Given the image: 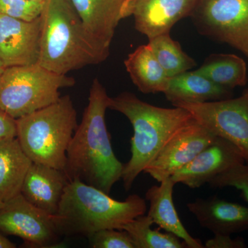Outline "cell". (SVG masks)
I'll use <instances>...</instances> for the list:
<instances>
[{
	"mask_svg": "<svg viewBox=\"0 0 248 248\" xmlns=\"http://www.w3.org/2000/svg\"><path fill=\"white\" fill-rule=\"evenodd\" d=\"M110 97L100 81L93 80L89 104L70 142L63 170L70 181L78 179L108 195L122 179L124 168L112 150L106 123Z\"/></svg>",
	"mask_w": 248,
	"mask_h": 248,
	"instance_id": "6da1fadb",
	"label": "cell"
},
{
	"mask_svg": "<svg viewBox=\"0 0 248 248\" xmlns=\"http://www.w3.org/2000/svg\"><path fill=\"white\" fill-rule=\"evenodd\" d=\"M40 19L41 66L66 75L108 57L110 46L86 29L70 0H45Z\"/></svg>",
	"mask_w": 248,
	"mask_h": 248,
	"instance_id": "7a4b0ae2",
	"label": "cell"
},
{
	"mask_svg": "<svg viewBox=\"0 0 248 248\" xmlns=\"http://www.w3.org/2000/svg\"><path fill=\"white\" fill-rule=\"evenodd\" d=\"M108 109L123 114L133 125L131 156L128 163L124 164L122 177L126 191L131 188L137 177L169 140L195 120L190 112L183 108L156 107L128 92L110 97Z\"/></svg>",
	"mask_w": 248,
	"mask_h": 248,
	"instance_id": "3957f363",
	"label": "cell"
},
{
	"mask_svg": "<svg viewBox=\"0 0 248 248\" xmlns=\"http://www.w3.org/2000/svg\"><path fill=\"white\" fill-rule=\"evenodd\" d=\"M146 210V200L140 196L115 200L97 187L76 179L67 185L54 219L60 236L88 237L101 230L122 231Z\"/></svg>",
	"mask_w": 248,
	"mask_h": 248,
	"instance_id": "277c9868",
	"label": "cell"
},
{
	"mask_svg": "<svg viewBox=\"0 0 248 248\" xmlns=\"http://www.w3.org/2000/svg\"><path fill=\"white\" fill-rule=\"evenodd\" d=\"M17 138L32 163L64 170L68 146L78 128L69 95L17 119Z\"/></svg>",
	"mask_w": 248,
	"mask_h": 248,
	"instance_id": "5b68a950",
	"label": "cell"
},
{
	"mask_svg": "<svg viewBox=\"0 0 248 248\" xmlns=\"http://www.w3.org/2000/svg\"><path fill=\"white\" fill-rule=\"evenodd\" d=\"M74 84L38 63L7 67L0 77V108L17 120L56 102L60 90Z\"/></svg>",
	"mask_w": 248,
	"mask_h": 248,
	"instance_id": "8992f818",
	"label": "cell"
},
{
	"mask_svg": "<svg viewBox=\"0 0 248 248\" xmlns=\"http://www.w3.org/2000/svg\"><path fill=\"white\" fill-rule=\"evenodd\" d=\"M173 107L186 109L215 136L231 141L248 161V89L234 99L181 102L173 104Z\"/></svg>",
	"mask_w": 248,
	"mask_h": 248,
	"instance_id": "52a82bcc",
	"label": "cell"
},
{
	"mask_svg": "<svg viewBox=\"0 0 248 248\" xmlns=\"http://www.w3.org/2000/svg\"><path fill=\"white\" fill-rule=\"evenodd\" d=\"M191 16L205 35L248 57V0H200Z\"/></svg>",
	"mask_w": 248,
	"mask_h": 248,
	"instance_id": "ba28073f",
	"label": "cell"
},
{
	"mask_svg": "<svg viewBox=\"0 0 248 248\" xmlns=\"http://www.w3.org/2000/svg\"><path fill=\"white\" fill-rule=\"evenodd\" d=\"M0 232L18 236L32 248L54 247L61 237L53 215L37 208L22 194L0 209Z\"/></svg>",
	"mask_w": 248,
	"mask_h": 248,
	"instance_id": "9c48e42d",
	"label": "cell"
},
{
	"mask_svg": "<svg viewBox=\"0 0 248 248\" xmlns=\"http://www.w3.org/2000/svg\"><path fill=\"white\" fill-rule=\"evenodd\" d=\"M195 120L172 137L143 172L157 182L172 177L216 139Z\"/></svg>",
	"mask_w": 248,
	"mask_h": 248,
	"instance_id": "30bf717a",
	"label": "cell"
},
{
	"mask_svg": "<svg viewBox=\"0 0 248 248\" xmlns=\"http://www.w3.org/2000/svg\"><path fill=\"white\" fill-rule=\"evenodd\" d=\"M245 161L237 147L225 139L217 137L190 162L174 172L171 179L175 184L198 188L221 173Z\"/></svg>",
	"mask_w": 248,
	"mask_h": 248,
	"instance_id": "8fae6325",
	"label": "cell"
},
{
	"mask_svg": "<svg viewBox=\"0 0 248 248\" xmlns=\"http://www.w3.org/2000/svg\"><path fill=\"white\" fill-rule=\"evenodd\" d=\"M40 34V17L28 22L0 14V60L5 68L37 63Z\"/></svg>",
	"mask_w": 248,
	"mask_h": 248,
	"instance_id": "7c38bea8",
	"label": "cell"
},
{
	"mask_svg": "<svg viewBox=\"0 0 248 248\" xmlns=\"http://www.w3.org/2000/svg\"><path fill=\"white\" fill-rule=\"evenodd\" d=\"M200 0H135V29L148 40L170 33L183 18L191 16Z\"/></svg>",
	"mask_w": 248,
	"mask_h": 248,
	"instance_id": "4fadbf2b",
	"label": "cell"
},
{
	"mask_svg": "<svg viewBox=\"0 0 248 248\" xmlns=\"http://www.w3.org/2000/svg\"><path fill=\"white\" fill-rule=\"evenodd\" d=\"M187 208L200 226L214 234L232 235L248 231V208L217 196L197 198Z\"/></svg>",
	"mask_w": 248,
	"mask_h": 248,
	"instance_id": "5bb4252c",
	"label": "cell"
},
{
	"mask_svg": "<svg viewBox=\"0 0 248 248\" xmlns=\"http://www.w3.org/2000/svg\"><path fill=\"white\" fill-rule=\"evenodd\" d=\"M85 27L110 47L117 26L133 16L135 0H70Z\"/></svg>",
	"mask_w": 248,
	"mask_h": 248,
	"instance_id": "9a60e30c",
	"label": "cell"
},
{
	"mask_svg": "<svg viewBox=\"0 0 248 248\" xmlns=\"http://www.w3.org/2000/svg\"><path fill=\"white\" fill-rule=\"evenodd\" d=\"M69 182L64 171L33 163L23 183L21 194L37 208L54 216Z\"/></svg>",
	"mask_w": 248,
	"mask_h": 248,
	"instance_id": "2e32d148",
	"label": "cell"
},
{
	"mask_svg": "<svg viewBox=\"0 0 248 248\" xmlns=\"http://www.w3.org/2000/svg\"><path fill=\"white\" fill-rule=\"evenodd\" d=\"M159 184V186H152L147 190L146 200L150 203L147 215L160 228L180 238L185 243L186 247L203 248L202 241L191 236L178 215L173 202V188L175 183L169 177Z\"/></svg>",
	"mask_w": 248,
	"mask_h": 248,
	"instance_id": "e0dca14e",
	"label": "cell"
},
{
	"mask_svg": "<svg viewBox=\"0 0 248 248\" xmlns=\"http://www.w3.org/2000/svg\"><path fill=\"white\" fill-rule=\"evenodd\" d=\"M172 104L181 102L201 103L230 99L231 90L218 86L197 71L185 72L170 78L163 93Z\"/></svg>",
	"mask_w": 248,
	"mask_h": 248,
	"instance_id": "ac0fdd59",
	"label": "cell"
},
{
	"mask_svg": "<svg viewBox=\"0 0 248 248\" xmlns=\"http://www.w3.org/2000/svg\"><path fill=\"white\" fill-rule=\"evenodd\" d=\"M33 164L23 151L17 138L0 141V200L21 194L28 171Z\"/></svg>",
	"mask_w": 248,
	"mask_h": 248,
	"instance_id": "d6986e66",
	"label": "cell"
},
{
	"mask_svg": "<svg viewBox=\"0 0 248 248\" xmlns=\"http://www.w3.org/2000/svg\"><path fill=\"white\" fill-rule=\"evenodd\" d=\"M133 84L143 93H164L170 78L153 53L150 45H141L124 62Z\"/></svg>",
	"mask_w": 248,
	"mask_h": 248,
	"instance_id": "ffe728a7",
	"label": "cell"
},
{
	"mask_svg": "<svg viewBox=\"0 0 248 248\" xmlns=\"http://www.w3.org/2000/svg\"><path fill=\"white\" fill-rule=\"evenodd\" d=\"M196 71L228 90L244 86L248 81L246 62L233 54L214 55Z\"/></svg>",
	"mask_w": 248,
	"mask_h": 248,
	"instance_id": "44dd1931",
	"label": "cell"
},
{
	"mask_svg": "<svg viewBox=\"0 0 248 248\" xmlns=\"http://www.w3.org/2000/svg\"><path fill=\"white\" fill-rule=\"evenodd\" d=\"M148 45L169 78L182 74L196 66L195 60L182 50L179 42L173 40L170 33L153 37Z\"/></svg>",
	"mask_w": 248,
	"mask_h": 248,
	"instance_id": "7402d4cb",
	"label": "cell"
},
{
	"mask_svg": "<svg viewBox=\"0 0 248 248\" xmlns=\"http://www.w3.org/2000/svg\"><path fill=\"white\" fill-rule=\"evenodd\" d=\"M153 220L146 215H140L124 226L133 240L135 248H184L180 238L171 233L152 229Z\"/></svg>",
	"mask_w": 248,
	"mask_h": 248,
	"instance_id": "603a6c76",
	"label": "cell"
},
{
	"mask_svg": "<svg viewBox=\"0 0 248 248\" xmlns=\"http://www.w3.org/2000/svg\"><path fill=\"white\" fill-rule=\"evenodd\" d=\"M208 184L214 188L235 187L241 190V196L248 203V161L236 165L221 173Z\"/></svg>",
	"mask_w": 248,
	"mask_h": 248,
	"instance_id": "cb8c5ba5",
	"label": "cell"
},
{
	"mask_svg": "<svg viewBox=\"0 0 248 248\" xmlns=\"http://www.w3.org/2000/svg\"><path fill=\"white\" fill-rule=\"evenodd\" d=\"M44 3L30 0H0V14L31 22L40 17Z\"/></svg>",
	"mask_w": 248,
	"mask_h": 248,
	"instance_id": "d4e9b609",
	"label": "cell"
},
{
	"mask_svg": "<svg viewBox=\"0 0 248 248\" xmlns=\"http://www.w3.org/2000/svg\"><path fill=\"white\" fill-rule=\"evenodd\" d=\"M87 238L93 248H135L130 235L124 230H101Z\"/></svg>",
	"mask_w": 248,
	"mask_h": 248,
	"instance_id": "484cf974",
	"label": "cell"
},
{
	"mask_svg": "<svg viewBox=\"0 0 248 248\" xmlns=\"http://www.w3.org/2000/svg\"><path fill=\"white\" fill-rule=\"evenodd\" d=\"M205 248H246L247 245L242 238L232 239L231 235L215 234L204 245Z\"/></svg>",
	"mask_w": 248,
	"mask_h": 248,
	"instance_id": "4316f807",
	"label": "cell"
},
{
	"mask_svg": "<svg viewBox=\"0 0 248 248\" xmlns=\"http://www.w3.org/2000/svg\"><path fill=\"white\" fill-rule=\"evenodd\" d=\"M17 120L0 108V141L17 138Z\"/></svg>",
	"mask_w": 248,
	"mask_h": 248,
	"instance_id": "83f0119b",
	"label": "cell"
},
{
	"mask_svg": "<svg viewBox=\"0 0 248 248\" xmlns=\"http://www.w3.org/2000/svg\"><path fill=\"white\" fill-rule=\"evenodd\" d=\"M16 245L9 241L4 235L0 232V248H15Z\"/></svg>",
	"mask_w": 248,
	"mask_h": 248,
	"instance_id": "f1b7e54d",
	"label": "cell"
},
{
	"mask_svg": "<svg viewBox=\"0 0 248 248\" xmlns=\"http://www.w3.org/2000/svg\"><path fill=\"white\" fill-rule=\"evenodd\" d=\"M5 69V67L4 65H3L2 62L0 60V77H1V74H2L3 72H4Z\"/></svg>",
	"mask_w": 248,
	"mask_h": 248,
	"instance_id": "f546056e",
	"label": "cell"
},
{
	"mask_svg": "<svg viewBox=\"0 0 248 248\" xmlns=\"http://www.w3.org/2000/svg\"><path fill=\"white\" fill-rule=\"evenodd\" d=\"M30 1H35V2H45V0H30Z\"/></svg>",
	"mask_w": 248,
	"mask_h": 248,
	"instance_id": "4dcf8cb0",
	"label": "cell"
},
{
	"mask_svg": "<svg viewBox=\"0 0 248 248\" xmlns=\"http://www.w3.org/2000/svg\"><path fill=\"white\" fill-rule=\"evenodd\" d=\"M3 204H4V202H2L1 200H0V209H1V207L3 206Z\"/></svg>",
	"mask_w": 248,
	"mask_h": 248,
	"instance_id": "1f68e13d",
	"label": "cell"
}]
</instances>
